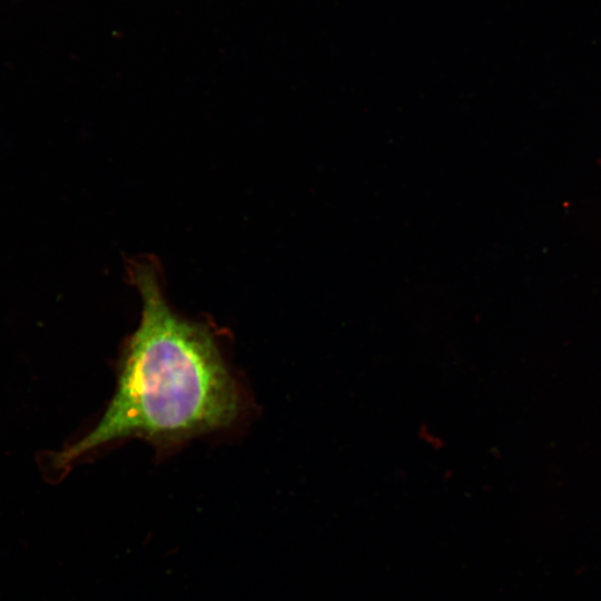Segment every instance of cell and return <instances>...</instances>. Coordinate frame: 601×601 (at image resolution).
<instances>
[{
  "label": "cell",
  "instance_id": "cell-1",
  "mask_svg": "<svg viewBox=\"0 0 601 601\" xmlns=\"http://www.w3.org/2000/svg\"><path fill=\"white\" fill-rule=\"evenodd\" d=\"M131 277L141 316L122 351L115 393L92 428L47 455L50 472L119 440L175 443L225 428L240 414L239 386L210 329L170 308L151 264L136 263Z\"/></svg>",
  "mask_w": 601,
  "mask_h": 601
}]
</instances>
